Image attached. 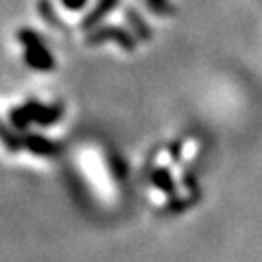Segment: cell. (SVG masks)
Instances as JSON below:
<instances>
[{
    "label": "cell",
    "mask_w": 262,
    "mask_h": 262,
    "mask_svg": "<svg viewBox=\"0 0 262 262\" xmlns=\"http://www.w3.org/2000/svg\"><path fill=\"white\" fill-rule=\"evenodd\" d=\"M18 41L24 45V58L29 68L39 72H49L55 68V56L45 47V41L39 33L29 28H21L18 31Z\"/></svg>",
    "instance_id": "cell-1"
},
{
    "label": "cell",
    "mask_w": 262,
    "mask_h": 262,
    "mask_svg": "<svg viewBox=\"0 0 262 262\" xmlns=\"http://www.w3.org/2000/svg\"><path fill=\"white\" fill-rule=\"evenodd\" d=\"M103 41H115L119 43L124 51H134L136 47V39L128 29H122L119 26H95L92 33L88 35L90 45H99Z\"/></svg>",
    "instance_id": "cell-2"
},
{
    "label": "cell",
    "mask_w": 262,
    "mask_h": 262,
    "mask_svg": "<svg viewBox=\"0 0 262 262\" xmlns=\"http://www.w3.org/2000/svg\"><path fill=\"white\" fill-rule=\"evenodd\" d=\"M26 109H28L29 117H31V122L35 124H41V126H51L55 124L60 117H62V105H43L39 101H28L26 103Z\"/></svg>",
    "instance_id": "cell-3"
},
{
    "label": "cell",
    "mask_w": 262,
    "mask_h": 262,
    "mask_svg": "<svg viewBox=\"0 0 262 262\" xmlns=\"http://www.w3.org/2000/svg\"><path fill=\"white\" fill-rule=\"evenodd\" d=\"M24 148L39 158H56L60 154V146L56 142L45 138L43 134H24Z\"/></svg>",
    "instance_id": "cell-4"
},
{
    "label": "cell",
    "mask_w": 262,
    "mask_h": 262,
    "mask_svg": "<svg viewBox=\"0 0 262 262\" xmlns=\"http://www.w3.org/2000/svg\"><path fill=\"white\" fill-rule=\"evenodd\" d=\"M150 179H151V183H154V187L159 188L161 192H165L167 196L177 198V185H175V179H173L169 169H165V167L154 169Z\"/></svg>",
    "instance_id": "cell-5"
},
{
    "label": "cell",
    "mask_w": 262,
    "mask_h": 262,
    "mask_svg": "<svg viewBox=\"0 0 262 262\" xmlns=\"http://www.w3.org/2000/svg\"><path fill=\"white\" fill-rule=\"evenodd\" d=\"M117 4H119V0H99V2L95 4V8L92 10L84 18V21H82L84 29H94L109 12H113V10L117 8Z\"/></svg>",
    "instance_id": "cell-6"
},
{
    "label": "cell",
    "mask_w": 262,
    "mask_h": 262,
    "mask_svg": "<svg viewBox=\"0 0 262 262\" xmlns=\"http://www.w3.org/2000/svg\"><path fill=\"white\" fill-rule=\"evenodd\" d=\"M126 21H128V26H130V29L134 31V35L140 39H150L151 37V31H150V26L144 21V19L138 16V12L136 10H126Z\"/></svg>",
    "instance_id": "cell-7"
},
{
    "label": "cell",
    "mask_w": 262,
    "mask_h": 262,
    "mask_svg": "<svg viewBox=\"0 0 262 262\" xmlns=\"http://www.w3.org/2000/svg\"><path fill=\"white\" fill-rule=\"evenodd\" d=\"M10 122H12V126H14L16 130H19V132L28 130V126L31 124V117H29L26 105L14 107V109L10 111Z\"/></svg>",
    "instance_id": "cell-8"
},
{
    "label": "cell",
    "mask_w": 262,
    "mask_h": 262,
    "mask_svg": "<svg viewBox=\"0 0 262 262\" xmlns=\"http://www.w3.org/2000/svg\"><path fill=\"white\" fill-rule=\"evenodd\" d=\"M0 142L8 148L10 151H19L24 148V138L16 134L14 130H10L8 126H4L2 122H0Z\"/></svg>",
    "instance_id": "cell-9"
},
{
    "label": "cell",
    "mask_w": 262,
    "mask_h": 262,
    "mask_svg": "<svg viewBox=\"0 0 262 262\" xmlns=\"http://www.w3.org/2000/svg\"><path fill=\"white\" fill-rule=\"evenodd\" d=\"M37 8H39V12H41V16H43L45 21L53 24V26H58V19H56V16H55V8H53V4H51L49 0H39Z\"/></svg>",
    "instance_id": "cell-10"
},
{
    "label": "cell",
    "mask_w": 262,
    "mask_h": 262,
    "mask_svg": "<svg viewBox=\"0 0 262 262\" xmlns=\"http://www.w3.org/2000/svg\"><path fill=\"white\" fill-rule=\"evenodd\" d=\"M146 4H148V8L154 12V14H158V16H169L171 14V4H169V0H146Z\"/></svg>",
    "instance_id": "cell-11"
},
{
    "label": "cell",
    "mask_w": 262,
    "mask_h": 262,
    "mask_svg": "<svg viewBox=\"0 0 262 262\" xmlns=\"http://www.w3.org/2000/svg\"><path fill=\"white\" fill-rule=\"evenodd\" d=\"M62 4H64L68 10H72V12H76V10H82L88 4V0H60Z\"/></svg>",
    "instance_id": "cell-12"
}]
</instances>
